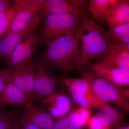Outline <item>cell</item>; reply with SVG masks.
Returning <instances> with one entry per match:
<instances>
[{"mask_svg": "<svg viewBox=\"0 0 129 129\" xmlns=\"http://www.w3.org/2000/svg\"><path fill=\"white\" fill-rule=\"evenodd\" d=\"M102 78L113 85L128 87L129 85V69L123 68L106 62L89 63L86 67Z\"/></svg>", "mask_w": 129, "mask_h": 129, "instance_id": "9", "label": "cell"}, {"mask_svg": "<svg viewBox=\"0 0 129 129\" xmlns=\"http://www.w3.org/2000/svg\"><path fill=\"white\" fill-rule=\"evenodd\" d=\"M80 28L51 42L41 53L40 62L52 70L62 73H69L76 68Z\"/></svg>", "mask_w": 129, "mask_h": 129, "instance_id": "1", "label": "cell"}, {"mask_svg": "<svg viewBox=\"0 0 129 129\" xmlns=\"http://www.w3.org/2000/svg\"><path fill=\"white\" fill-rule=\"evenodd\" d=\"M97 58L99 62H106L117 67L129 69V44L112 45Z\"/></svg>", "mask_w": 129, "mask_h": 129, "instance_id": "15", "label": "cell"}, {"mask_svg": "<svg viewBox=\"0 0 129 129\" xmlns=\"http://www.w3.org/2000/svg\"><path fill=\"white\" fill-rule=\"evenodd\" d=\"M39 8L41 18L51 14H71L81 15L78 8L65 0H34Z\"/></svg>", "mask_w": 129, "mask_h": 129, "instance_id": "13", "label": "cell"}, {"mask_svg": "<svg viewBox=\"0 0 129 129\" xmlns=\"http://www.w3.org/2000/svg\"><path fill=\"white\" fill-rule=\"evenodd\" d=\"M8 83H11L25 94L29 102L33 101L34 79L29 63L20 67L9 66L2 69Z\"/></svg>", "mask_w": 129, "mask_h": 129, "instance_id": "8", "label": "cell"}, {"mask_svg": "<svg viewBox=\"0 0 129 129\" xmlns=\"http://www.w3.org/2000/svg\"><path fill=\"white\" fill-rule=\"evenodd\" d=\"M81 15L51 14L46 16L39 38V43L47 46L59 37L78 30L82 24Z\"/></svg>", "mask_w": 129, "mask_h": 129, "instance_id": "3", "label": "cell"}, {"mask_svg": "<svg viewBox=\"0 0 129 129\" xmlns=\"http://www.w3.org/2000/svg\"><path fill=\"white\" fill-rule=\"evenodd\" d=\"M58 78L61 83L67 88L73 101L81 107L98 110L108 104L98 97L89 81L84 77Z\"/></svg>", "mask_w": 129, "mask_h": 129, "instance_id": "5", "label": "cell"}, {"mask_svg": "<svg viewBox=\"0 0 129 129\" xmlns=\"http://www.w3.org/2000/svg\"><path fill=\"white\" fill-rule=\"evenodd\" d=\"M118 0H91L88 8L92 18L101 23L107 22L111 9L117 5Z\"/></svg>", "mask_w": 129, "mask_h": 129, "instance_id": "17", "label": "cell"}, {"mask_svg": "<svg viewBox=\"0 0 129 129\" xmlns=\"http://www.w3.org/2000/svg\"><path fill=\"white\" fill-rule=\"evenodd\" d=\"M25 2V0L15 1L11 8L0 12V40L9 33L14 16Z\"/></svg>", "mask_w": 129, "mask_h": 129, "instance_id": "20", "label": "cell"}, {"mask_svg": "<svg viewBox=\"0 0 129 129\" xmlns=\"http://www.w3.org/2000/svg\"><path fill=\"white\" fill-rule=\"evenodd\" d=\"M19 117L42 129H52L55 120L44 109L29 102L25 106Z\"/></svg>", "mask_w": 129, "mask_h": 129, "instance_id": "14", "label": "cell"}, {"mask_svg": "<svg viewBox=\"0 0 129 129\" xmlns=\"http://www.w3.org/2000/svg\"><path fill=\"white\" fill-rule=\"evenodd\" d=\"M76 110L81 123L84 126H86L88 120L91 117L90 109L80 107L76 109Z\"/></svg>", "mask_w": 129, "mask_h": 129, "instance_id": "26", "label": "cell"}, {"mask_svg": "<svg viewBox=\"0 0 129 129\" xmlns=\"http://www.w3.org/2000/svg\"><path fill=\"white\" fill-rule=\"evenodd\" d=\"M17 115L15 111H4L0 115V129H12Z\"/></svg>", "mask_w": 129, "mask_h": 129, "instance_id": "23", "label": "cell"}, {"mask_svg": "<svg viewBox=\"0 0 129 129\" xmlns=\"http://www.w3.org/2000/svg\"><path fill=\"white\" fill-rule=\"evenodd\" d=\"M29 64L34 76L33 101L51 94L62 84L59 78L52 73V70L42 63L31 62Z\"/></svg>", "mask_w": 129, "mask_h": 129, "instance_id": "6", "label": "cell"}, {"mask_svg": "<svg viewBox=\"0 0 129 129\" xmlns=\"http://www.w3.org/2000/svg\"><path fill=\"white\" fill-rule=\"evenodd\" d=\"M40 101L55 121L64 117L75 109V103L69 94L62 89L56 90Z\"/></svg>", "mask_w": 129, "mask_h": 129, "instance_id": "7", "label": "cell"}, {"mask_svg": "<svg viewBox=\"0 0 129 129\" xmlns=\"http://www.w3.org/2000/svg\"><path fill=\"white\" fill-rule=\"evenodd\" d=\"M39 8L34 0H25L19 9L12 22L9 32H18L31 25L40 24Z\"/></svg>", "mask_w": 129, "mask_h": 129, "instance_id": "10", "label": "cell"}, {"mask_svg": "<svg viewBox=\"0 0 129 129\" xmlns=\"http://www.w3.org/2000/svg\"><path fill=\"white\" fill-rule=\"evenodd\" d=\"M96 115L103 123L109 129L123 124V122L122 114L109 104L98 109Z\"/></svg>", "mask_w": 129, "mask_h": 129, "instance_id": "19", "label": "cell"}, {"mask_svg": "<svg viewBox=\"0 0 129 129\" xmlns=\"http://www.w3.org/2000/svg\"><path fill=\"white\" fill-rule=\"evenodd\" d=\"M14 2L8 0H0V12L11 8Z\"/></svg>", "mask_w": 129, "mask_h": 129, "instance_id": "27", "label": "cell"}, {"mask_svg": "<svg viewBox=\"0 0 129 129\" xmlns=\"http://www.w3.org/2000/svg\"><path fill=\"white\" fill-rule=\"evenodd\" d=\"M5 111L4 110H3L2 109H0V115H1L2 114V113L4 112V111Z\"/></svg>", "mask_w": 129, "mask_h": 129, "instance_id": "31", "label": "cell"}, {"mask_svg": "<svg viewBox=\"0 0 129 129\" xmlns=\"http://www.w3.org/2000/svg\"><path fill=\"white\" fill-rule=\"evenodd\" d=\"M109 28L108 36L112 45L129 44V22Z\"/></svg>", "mask_w": 129, "mask_h": 129, "instance_id": "21", "label": "cell"}, {"mask_svg": "<svg viewBox=\"0 0 129 129\" xmlns=\"http://www.w3.org/2000/svg\"><path fill=\"white\" fill-rule=\"evenodd\" d=\"M39 24L18 32H9L0 40V60L9 64L12 52L17 46L29 35L33 34Z\"/></svg>", "mask_w": 129, "mask_h": 129, "instance_id": "12", "label": "cell"}, {"mask_svg": "<svg viewBox=\"0 0 129 129\" xmlns=\"http://www.w3.org/2000/svg\"><path fill=\"white\" fill-rule=\"evenodd\" d=\"M39 44V38L34 34L26 37L17 46L12 52L9 66L20 67L32 62V58Z\"/></svg>", "mask_w": 129, "mask_h": 129, "instance_id": "11", "label": "cell"}, {"mask_svg": "<svg viewBox=\"0 0 129 129\" xmlns=\"http://www.w3.org/2000/svg\"><path fill=\"white\" fill-rule=\"evenodd\" d=\"M86 125L88 129H109L103 123L96 115L91 116L88 120Z\"/></svg>", "mask_w": 129, "mask_h": 129, "instance_id": "24", "label": "cell"}, {"mask_svg": "<svg viewBox=\"0 0 129 129\" xmlns=\"http://www.w3.org/2000/svg\"><path fill=\"white\" fill-rule=\"evenodd\" d=\"M109 28L129 22V1H119L111 9L107 19Z\"/></svg>", "mask_w": 129, "mask_h": 129, "instance_id": "18", "label": "cell"}, {"mask_svg": "<svg viewBox=\"0 0 129 129\" xmlns=\"http://www.w3.org/2000/svg\"><path fill=\"white\" fill-rule=\"evenodd\" d=\"M111 129H129V125H124L123 124Z\"/></svg>", "mask_w": 129, "mask_h": 129, "instance_id": "30", "label": "cell"}, {"mask_svg": "<svg viewBox=\"0 0 129 129\" xmlns=\"http://www.w3.org/2000/svg\"><path fill=\"white\" fill-rule=\"evenodd\" d=\"M8 83L6 76L2 69H0V94Z\"/></svg>", "mask_w": 129, "mask_h": 129, "instance_id": "29", "label": "cell"}, {"mask_svg": "<svg viewBox=\"0 0 129 129\" xmlns=\"http://www.w3.org/2000/svg\"><path fill=\"white\" fill-rule=\"evenodd\" d=\"M84 127L75 108L64 117L55 121L52 129H83Z\"/></svg>", "mask_w": 129, "mask_h": 129, "instance_id": "22", "label": "cell"}, {"mask_svg": "<svg viewBox=\"0 0 129 129\" xmlns=\"http://www.w3.org/2000/svg\"><path fill=\"white\" fill-rule=\"evenodd\" d=\"M14 124L17 129H42L19 117L14 121Z\"/></svg>", "mask_w": 129, "mask_h": 129, "instance_id": "25", "label": "cell"}, {"mask_svg": "<svg viewBox=\"0 0 129 129\" xmlns=\"http://www.w3.org/2000/svg\"><path fill=\"white\" fill-rule=\"evenodd\" d=\"M29 102L25 94L11 83H8L0 94V107H19Z\"/></svg>", "mask_w": 129, "mask_h": 129, "instance_id": "16", "label": "cell"}, {"mask_svg": "<svg viewBox=\"0 0 129 129\" xmlns=\"http://www.w3.org/2000/svg\"><path fill=\"white\" fill-rule=\"evenodd\" d=\"M82 76L89 81L98 97L102 101L112 103L125 112L129 111V99L123 87L112 84L88 68H77Z\"/></svg>", "mask_w": 129, "mask_h": 129, "instance_id": "4", "label": "cell"}, {"mask_svg": "<svg viewBox=\"0 0 129 129\" xmlns=\"http://www.w3.org/2000/svg\"><path fill=\"white\" fill-rule=\"evenodd\" d=\"M12 129H17L16 128V126H15V124H14H14H13V126L12 128Z\"/></svg>", "mask_w": 129, "mask_h": 129, "instance_id": "32", "label": "cell"}, {"mask_svg": "<svg viewBox=\"0 0 129 129\" xmlns=\"http://www.w3.org/2000/svg\"><path fill=\"white\" fill-rule=\"evenodd\" d=\"M69 1L74 6L78 8L79 9H84L88 7V2L87 1L84 0H69Z\"/></svg>", "mask_w": 129, "mask_h": 129, "instance_id": "28", "label": "cell"}, {"mask_svg": "<svg viewBox=\"0 0 129 129\" xmlns=\"http://www.w3.org/2000/svg\"><path fill=\"white\" fill-rule=\"evenodd\" d=\"M81 18L79 37L81 45L75 61L76 68H86L91 60L101 56L112 45L104 29L87 16L82 14Z\"/></svg>", "mask_w": 129, "mask_h": 129, "instance_id": "2", "label": "cell"}]
</instances>
